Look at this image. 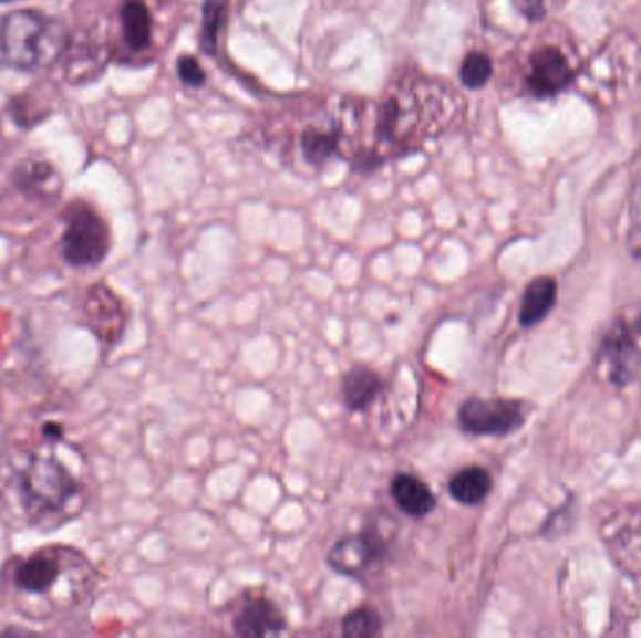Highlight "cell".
<instances>
[{
	"label": "cell",
	"mask_w": 641,
	"mask_h": 638,
	"mask_svg": "<svg viewBox=\"0 0 641 638\" xmlns=\"http://www.w3.org/2000/svg\"><path fill=\"white\" fill-rule=\"evenodd\" d=\"M91 567L83 554L74 548L45 547L37 553L29 554L12 567L10 584L18 607L27 616H51L56 608L70 607L66 599L59 592L66 584V588L86 596V590L68 586L74 573L83 572Z\"/></svg>",
	"instance_id": "1"
},
{
	"label": "cell",
	"mask_w": 641,
	"mask_h": 638,
	"mask_svg": "<svg viewBox=\"0 0 641 638\" xmlns=\"http://www.w3.org/2000/svg\"><path fill=\"white\" fill-rule=\"evenodd\" d=\"M66 27L38 10H15L0 21V64L19 72L53 66L68 49Z\"/></svg>",
	"instance_id": "2"
},
{
	"label": "cell",
	"mask_w": 641,
	"mask_h": 638,
	"mask_svg": "<svg viewBox=\"0 0 641 638\" xmlns=\"http://www.w3.org/2000/svg\"><path fill=\"white\" fill-rule=\"evenodd\" d=\"M19 491L29 517L56 526L83 510V487L64 462L48 453H34L27 462Z\"/></svg>",
	"instance_id": "3"
},
{
	"label": "cell",
	"mask_w": 641,
	"mask_h": 638,
	"mask_svg": "<svg viewBox=\"0 0 641 638\" xmlns=\"http://www.w3.org/2000/svg\"><path fill=\"white\" fill-rule=\"evenodd\" d=\"M396 532L397 524L394 519L381 511L375 517H370L361 534L345 535L334 543L327 558L330 569L343 577H364L373 566L385 562Z\"/></svg>",
	"instance_id": "4"
},
{
	"label": "cell",
	"mask_w": 641,
	"mask_h": 638,
	"mask_svg": "<svg viewBox=\"0 0 641 638\" xmlns=\"http://www.w3.org/2000/svg\"><path fill=\"white\" fill-rule=\"evenodd\" d=\"M111 250V229L99 212L86 205H75L66 212L62 232V259L74 268H94L105 261Z\"/></svg>",
	"instance_id": "5"
},
{
	"label": "cell",
	"mask_w": 641,
	"mask_h": 638,
	"mask_svg": "<svg viewBox=\"0 0 641 638\" xmlns=\"http://www.w3.org/2000/svg\"><path fill=\"white\" fill-rule=\"evenodd\" d=\"M458 423L471 437H507L526 423V410L510 399H467L459 407Z\"/></svg>",
	"instance_id": "6"
},
{
	"label": "cell",
	"mask_w": 641,
	"mask_h": 638,
	"mask_svg": "<svg viewBox=\"0 0 641 638\" xmlns=\"http://www.w3.org/2000/svg\"><path fill=\"white\" fill-rule=\"evenodd\" d=\"M529 66L531 70L527 75L526 85L538 100L559 96L575 83V70L568 64L562 51L554 45L537 49L529 59Z\"/></svg>",
	"instance_id": "7"
},
{
	"label": "cell",
	"mask_w": 641,
	"mask_h": 638,
	"mask_svg": "<svg viewBox=\"0 0 641 638\" xmlns=\"http://www.w3.org/2000/svg\"><path fill=\"white\" fill-rule=\"evenodd\" d=\"M288 629V620L275 603L263 596L248 597L232 618V631L239 637H276Z\"/></svg>",
	"instance_id": "8"
},
{
	"label": "cell",
	"mask_w": 641,
	"mask_h": 638,
	"mask_svg": "<svg viewBox=\"0 0 641 638\" xmlns=\"http://www.w3.org/2000/svg\"><path fill=\"white\" fill-rule=\"evenodd\" d=\"M86 316L94 334L107 345H115L121 339L126 326V313H124L121 300L116 299L115 292L105 285L92 286L86 299Z\"/></svg>",
	"instance_id": "9"
},
{
	"label": "cell",
	"mask_w": 641,
	"mask_h": 638,
	"mask_svg": "<svg viewBox=\"0 0 641 638\" xmlns=\"http://www.w3.org/2000/svg\"><path fill=\"white\" fill-rule=\"evenodd\" d=\"M602 353L610 364L613 383L624 386L630 378L634 377L638 365H640V353H638L634 339L630 337L629 330L624 324L617 323L611 328L610 335L606 337Z\"/></svg>",
	"instance_id": "10"
},
{
	"label": "cell",
	"mask_w": 641,
	"mask_h": 638,
	"mask_svg": "<svg viewBox=\"0 0 641 638\" xmlns=\"http://www.w3.org/2000/svg\"><path fill=\"white\" fill-rule=\"evenodd\" d=\"M391 496L407 517L424 519L437 508V499L426 481L405 472L392 478Z\"/></svg>",
	"instance_id": "11"
},
{
	"label": "cell",
	"mask_w": 641,
	"mask_h": 638,
	"mask_svg": "<svg viewBox=\"0 0 641 638\" xmlns=\"http://www.w3.org/2000/svg\"><path fill=\"white\" fill-rule=\"evenodd\" d=\"M15 184L29 197L56 199L62 191L61 172L48 159L29 158L15 170Z\"/></svg>",
	"instance_id": "12"
},
{
	"label": "cell",
	"mask_w": 641,
	"mask_h": 638,
	"mask_svg": "<svg viewBox=\"0 0 641 638\" xmlns=\"http://www.w3.org/2000/svg\"><path fill=\"white\" fill-rule=\"evenodd\" d=\"M383 391V378L372 367L356 365L342 378V399L349 412H364Z\"/></svg>",
	"instance_id": "13"
},
{
	"label": "cell",
	"mask_w": 641,
	"mask_h": 638,
	"mask_svg": "<svg viewBox=\"0 0 641 638\" xmlns=\"http://www.w3.org/2000/svg\"><path fill=\"white\" fill-rule=\"evenodd\" d=\"M557 281L554 278H537L527 285L519 307V324L524 328H531L540 323L544 316L550 313L556 305Z\"/></svg>",
	"instance_id": "14"
},
{
	"label": "cell",
	"mask_w": 641,
	"mask_h": 638,
	"mask_svg": "<svg viewBox=\"0 0 641 638\" xmlns=\"http://www.w3.org/2000/svg\"><path fill=\"white\" fill-rule=\"evenodd\" d=\"M492 475L483 467H465L448 481V493L462 505H478L488 499L492 491Z\"/></svg>",
	"instance_id": "15"
},
{
	"label": "cell",
	"mask_w": 641,
	"mask_h": 638,
	"mask_svg": "<svg viewBox=\"0 0 641 638\" xmlns=\"http://www.w3.org/2000/svg\"><path fill=\"white\" fill-rule=\"evenodd\" d=\"M124 40L134 51L147 49L153 42V19L141 0H126L121 8Z\"/></svg>",
	"instance_id": "16"
},
{
	"label": "cell",
	"mask_w": 641,
	"mask_h": 638,
	"mask_svg": "<svg viewBox=\"0 0 641 638\" xmlns=\"http://www.w3.org/2000/svg\"><path fill=\"white\" fill-rule=\"evenodd\" d=\"M229 13V0H205L203 4L201 49L214 55L218 49L220 32Z\"/></svg>",
	"instance_id": "17"
},
{
	"label": "cell",
	"mask_w": 641,
	"mask_h": 638,
	"mask_svg": "<svg viewBox=\"0 0 641 638\" xmlns=\"http://www.w3.org/2000/svg\"><path fill=\"white\" fill-rule=\"evenodd\" d=\"M381 631H383V618L379 615L378 608L370 607V605L349 613L342 621L343 637L372 638L378 637Z\"/></svg>",
	"instance_id": "18"
},
{
	"label": "cell",
	"mask_w": 641,
	"mask_h": 638,
	"mask_svg": "<svg viewBox=\"0 0 641 638\" xmlns=\"http://www.w3.org/2000/svg\"><path fill=\"white\" fill-rule=\"evenodd\" d=\"M304 158L312 165H323L338 153V137L321 129H306L302 135Z\"/></svg>",
	"instance_id": "19"
},
{
	"label": "cell",
	"mask_w": 641,
	"mask_h": 638,
	"mask_svg": "<svg viewBox=\"0 0 641 638\" xmlns=\"http://www.w3.org/2000/svg\"><path fill=\"white\" fill-rule=\"evenodd\" d=\"M627 248L641 266V172L635 177L629 195V229H627Z\"/></svg>",
	"instance_id": "20"
},
{
	"label": "cell",
	"mask_w": 641,
	"mask_h": 638,
	"mask_svg": "<svg viewBox=\"0 0 641 638\" xmlns=\"http://www.w3.org/2000/svg\"><path fill=\"white\" fill-rule=\"evenodd\" d=\"M492 72H494V64L489 61V56L480 51H473L465 56L464 64L459 67V80L471 91H478L488 83Z\"/></svg>",
	"instance_id": "21"
},
{
	"label": "cell",
	"mask_w": 641,
	"mask_h": 638,
	"mask_svg": "<svg viewBox=\"0 0 641 638\" xmlns=\"http://www.w3.org/2000/svg\"><path fill=\"white\" fill-rule=\"evenodd\" d=\"M177 72L178 77L183 81L184 85L201 86L205 83V70L199 66L196 56L183 55L178 56L177 61Z\"/></svg>",
	"instance_id": "22"
},
{
	"label": "cell",
	"mask_w": 641,
	"mask_h": 638,
	"mask_svg": "<svg viewBox=\"0 0 641 638\" xmlns=\"http://www.w3.org/2000/svg\"><path fill=\"white\" fill-rule=\"evenodd\" d=\"M519 10L529 21H540L546 15L544 0H519Z\"/></svg>",
	"instance_id": "23"
},
{
	"label": "cell",
	"mask_w": 641,
	"mask_h": 638,
	"mask_svg": "<svg viewBox=\"0 0 641 638\" xmlns=\"http://www.w3.org/2000/svg\"><path fill=\"white\" fill-rule=\"evenodd\" d=\"M43 435H45V437L53 438V440H56V438L62 437V427L59 426V423H48L45 429H43Z\"/></svg>",
	"instance_id": "24"
}]
</instances>
